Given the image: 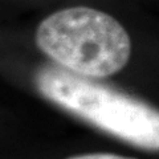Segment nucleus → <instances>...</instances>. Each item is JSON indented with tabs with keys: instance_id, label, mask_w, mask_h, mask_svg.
Segmentation results:
<instances>
[{
	"instance_id": "obj_1",
	"label": "nucleus",
	"mask_w": 159,
	"mask_h": 159,
	"mask_svg": "<svg viewBox=\"0 0 159 159\" xmlns=\"http://www.w3.org/2000/svg\"><path fill=\"white\" fill-rule=\"evenodd\" d=\"M40 94L90 125L145 150H159V110L135 97L64 68L36 74Z\"/></svg>"
},
{
	"instance_id": "obj_2",
	"label": "nucleus",
	"mask_w": 159,
	"mask_h": 159,
	"mask_svg": "<svg viewBox=\"0 0 159 159\" xmlns=\"http://www.w3.org/2000/svg\"><path fill=\"white\" fill-rule=\"evenodd\" d=\"M36 44L57 65L88 78L118 73L131 54L126 29L110 15L89 7L49 15L37 28Z\"/></svg>"
},
{
	"instance_id": "obj_3",
	"label": "nucleus",
	"mask_w": 159,
	"mask_h": 159,
	"mask_svg": "<svg viewBox=\"0 0 159 159\" xmlns=\"http://www.w3.org/2000/svg\"><path fill=\"white\" fill-rule=\"evenodd\" d=\"M69 159H134V158L114 155V154L97 152V154H85V155H78V157H73V158H69Z\"/></svg>"
}]
</instances>
